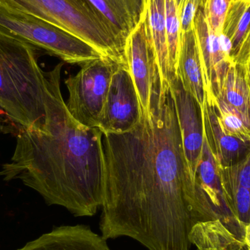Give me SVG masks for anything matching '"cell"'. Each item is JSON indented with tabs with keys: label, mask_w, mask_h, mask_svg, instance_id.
<instances>
[{
	"label": "cell",
	"mask_w": 250,
	"mask_h": 250,
	"mask_svg": "<svg viewBox=\"0 0 250 250\" xmlns=\"http://www.w3.org/2000/svg\"><path fill=\"white\" fill-rule=\"evenodd\" d=\"M142 114L131 132L103 136L101 235L148 250H190L194 226L217 217L191 176L170 84L159 74Z\"/></svg>",
	"instance_id": "cell-1"
},
{
	"label": "cell",
	"mask_w": 250,
	"mask_h": 250,
	"mask_svg": "<svg viewBox=\"0 0 250 250\" xmlns=\"http://www.w3.org/2000/svg\"><path fill=\"white\" fill-rule=\"evenodd\" d=\"M102 132L78 122L69 111L61 88L41 130H19L10 161L0 176L20 180L48 205L64 207L76 217H92L104 201Z\"/></svg>",
	"instance_id": "cell-2"
},
{
	"label": "cell",
	"mask_w": 250,
	"mask_h": 250,
	"mask_svg": "<svg viewBox=\"0 0 250 250\" xmlns=\"http://www.w3.org/2000/svg\"><path fill=\"white\" fill-rule=\"evenodd\" d=\"M62 66L44 72L36 48L0 35V111L19 130L40 131L45 126L61 86Z\"/></svg>",
	"instance_id": "cell-3"
},
{
	"label": "cell",
	"mask_w": 250,
	"mask_h": 250,
	"mask_svg": "<svg viewBox=\"0 0 250 250\" xmlns=\"http://www.w3.org/2000/svg\"><path fill=\"white\" fill-rule=\"evenodd\" d=\"M0 7L52 23L79 37L105 57L126 64L125 42L88 0H0Z\"/></svg>",
	"instance_id": "cell-4"
},
{
	"label": "cell",
	"mask_w": 250,
	"mask_h": 250,
	"mask_svg": "<svg viewBox=\"0 0 250 250\" xmlns=\"http://www.w3.org/2000/svg\"><path fill=\"white\" fill-rule=\"evenodd\" d=\"M0 35L44 50L64 62L82 66L105 57L92 45L52 23L0 7Z\"/></svg>",
	"instance_id": "cell-5"
},
{
	"label": "cell",
	"mask_w": 250,
	"mask_h": 250,
	"mask_svg": "<svg viewBox=\"0 0 250 250\" xmlns=\"http://www.w3.org/2000/svg\"><path fill=\"white\" fill-rule=\"evenodd\" d=\"M120 64L110 57H103L85 63L77 74L64 81L69 93L66 104L78 122L98 128L111 79Z\"/></svg>",
	"instance_id": "cell-6"
},
{
	"label": "cell",
	"mask_w": 250,
	"mask_h": 250,
	"mask_svg": "<svg viewBox=\"0 0 250 250\" xmlns=\"http://www.w3.org/2000/svg\"><path fill=\"white\" fill-rule=\"evenodd\" d=\"M142 109L126 64H120L111 79L100 123L103 135H121L135 129L142 118Z\"/></svg>",
	"instance_id": "cell-7"
},
{
	"label": "cell",
	"mask_w": 250,
	"mask_h": 250,
	"mask_svg": "<svg viewBox=\"0 0 250 250\" xmlns=\"http://www.w3.org/2000/svg\"><path fill=\"white\" fill-rule=\"evenodd\" d=\"M125 54L142 113L146 114L150 110L153 87L159 73L145 10L139 23L126 38Z\"/></svg>",
	"instance_id": "cell-8"
},
{
	"label": "cell",
	"mask_w": 250,
	"mask_h": 250,
	"mask_svg": "<svg viewBox=\"0 0 250 250\" xmlns=\"http://www.w3.org/2000/svg\"><path fill=\"white\" fill-rule=\"evenodd\" d=\"M169 84L176 107L185 158L195 182L204 144L202 110L196 100L184 87L177 74Z\"/></svg>",
	"instance_id": "cell-9"
},
{
	"label": "cell",
	"mask_w": 250,
	"mask_h": 250,
	"mask_svg": "<svg viewBox=\"0 0 250 250\" xmlns=\"http://www.w3.org/2000/svg\"><path fill=\"white\" fill-rule=\"evenodd\" d=\"M194 30L201 56L206 96L208 99L214 100L223 78L233 62L222 47L220 34L213 32L207 23L203 2L195 15Z\"/></svg>",
	"instance_id": "cell-10"
},
{
	"label": "cell",
	"mask_w": 250,
	"mask_h": 250,
	"mask_svg": "<svg viewBox=\"0 0 250 250\" xmlns=\"http://www.w3.org/2000/svg\"><path fill=\"white\" fill-rule=\"evenodd\" d=\"M195 184L209 203L217 219L231 230L240 226L228 208L222 188L220 166L205 135L201 158L195 172Z\"/></svg>",
	"instance_id": "cell-11"
},
{
	"label": "cell",
	"mask_w": 250,
	"mask_h": 250,
	"mask_svg": "<svg viewBox=\"0 0 250 250\" xmlns=\"http://www.w3.org/2000/svg\"><path fill=\"white\" fill-rule=\"evenodd\" d=\"M16 250H111L106 239L84 225L55 228Z\"/></svg>",
	"instance_id": "cell-12"
},
{
	"label": "cell",
	"mask_w": 250,
	"mask_h": 250,
	"mask_svg": "<svg viewBox=\"0 0 250 250\" xmlns=\"http://www.w3.org/2000/svg\"><path fill=\"white\" fill-rule=\"evenodd\" d=\"M202 110L204 132L220 167L234 166L250 151V141H243L223 132L219 125L213 100L206 97Z\"/></svg>",
	"instance_id": "cell-13"
},
{
	"label": "cell",
	"mask_w": 250,
	"mask_h": 250,
	"mask_svg": "<svg viewBox=\"0 0 250 250\" xmlns=\"http://www.w3.org/2000/svg\"><path fill=\"white\" fill-rule=\"evenodd\" d=\"M176 74L180 78L185 89L202 108L205 103L206 89L199 48L194 28L188 32H182Z\"/></svg>",
	"instance_id": "cell-14"
},
{
	"label": "cell",
	"mask_w": 250,
	"mask_h": 250,
	"mask_svg": "<svg viewBox=\"0 0 250 250\" xmlns=\"http://www.w3.org/2000/svg\"><path fill=\"white\" fill-rule=\"evenodd\" d=\"M124 42L142 19L146 0H88Z\"/></svg>",
	"instance_id": "cell-15"
},
{
	"label": "cell",
	"mask_w": 250,
	"mask_h": 250,
	"mask_svg": "<svg viewBox=\"0 0 250 250\" xmlns=\"http://www.w3.org/2000/svg\"><path fill=\"white\" fill-rule=\"evenodd\" d=\"M146 15L161 83L172 81L166 29V0H146Z\"/></svg>",
	"instance_id": "cell-16"
},
{
	"label": "cell",
	"mask_w": 250,
	"mask_h": 250,
	"mask_svg": "<svg viewBox=\"0 0 250 250\" xmlns=\"http://www.w3.org/2000/svg\"><path fill=\"white\" fill-rule=\"evenodd\" d=\"M189 240L197 250H245L242 239L219 219L197 223Z\"/></svg>",
	"instance_id": "cell-17"
},
{
	"label": "cell",
	"mask_w": 250,
	"mask_h": 250,
	"mask_svg": "<svg viewBox=\"0 0 250 250\" xmlns=\"http://www.w3.org/2000/svg\"><path fill=\"white\" fill-rule=\"evenodd\" d=\"M215 98L237 110L250 123V89L245 64L232 62Z\"/></svg>",
	"instance_id": "cell-18"
},
{
	"label": "cell",
	"mask_w": 250,
	"mask_h": 250,
	"mask_svg": "<svg viewBox=\"0 0 250 250\" xmlns=\"http://www.w3.org/2000/svg\"><path fill=\"white\" fill-rule=\"evenodd\" d=\"M250 30V0L231 1L226 15L223 33L231 42L232 61L236 58Z\"/></svg>",
	"instance_id": "cell-19"
},
{
	"label": "cell",
	"mask_w": 250,
	"mask_h": 250,
	"mask_svg": "<svg viewBox=\"0 0 250 250\" xmlns=\"http://www.w3.org/2000/svg\"><path fill=\"white\" fill-rule=\"evenodd\" d=\"M217 120L223 132L243 141H250V123L239 111L219 98L213 100Z\"/></svg>",
	"instance_id": "cell-20"
},
{
	"label": "cell",
	"mask_w": 250,
	"mask_h": 250,
	"mask_svg": "<svg viewBox=\"0 0 250 250\" xmlns=\"http://www.w3.org/2000/svg\"><path fill=\"white\" fill-rule=\"evenodd\" d=\"M166 29L169 67L173 80L176 74L182 37L179 9L175 0H166Z\"/></svg>",
	"instance_id": "cell-21"
},
{
	"label": "cell",
	"mask_w": 250,
	"mask_h": 250,
	"mask_svg": "<svg viewBox=\"0 0 250 250\" xmlns=\"http://www.w3.org/2000/svg\"><path fill=\"white\" fill-rule=\"evenodd\" d=\"M230 3V0H203V8L207 23L211 30L218 35L223 32Z\"/></svg>",
	"instance_id": "cell-22"
},
{
	"label": "cell",
	"mask_w": 250,
	"mask_h": 250,
	"mask_svg": "<svg viewBox=\"0 0 250 250\" xmlns=\"http://www.w3.org/2000/svg\"><path fill=\"white\" fill-rule=\"evenodd\" d=\"M223 182L242 187L250 191V151L245 158L234 166L220 167Z\"/></svg>",
	"instance_id": "cell-23"
},
{
	"label": "cell",
	"mask_w": 250,
	"mask_h": 250,
	"mask_svg": "<svg viewBox=\"0 0 250 250\" xmlns=\"http://www.w3.org/2000/svg\"><path fill=\"white\" fill-rule=\"evenodd\" d=\"M202 2L203 0H184L179 10L182 32L193 29L195 15Z\"/></svg>",
	"instance_id": "cell-24"
},
{
	"label": "cell",
	"mask_w": 250,
	"mask_h": 250,
	"mask_svg": "<svg viewBox=\"0 0 250 250\" xmlns=\"http://www.w3.org/2000/svg\"><path fill=\"white\" fill-rule=\"evenodd\" d=\"M250 57V30L242 42L240 50L238 53L233 62L245 64Z\"/></svg>",
	"instance_id": "cell-25"
},
{
	"label": "cell",
	"mask_w": 250,
	"mask_h": 250,
	"mask_svg": "<svg viewBox=\"0 0 250 250\" xmlns=\"http://www.w3.org/2000/svg\"><path fill=\"white\" fill-rule=\"evenodd\" d=\"M239 236L242 239L245 250H250V223L244 226L243 232Z\"/></svg>",
	"instance_id": "cell-26"
},
{
	"label": "cell",
	"mask_w": 250,
	"mask_h": 250,
	"mask_svg": "<svg viewBox=\"0 0 250 250\" xmlns=\"http://www.w3.org/2000/svg\"><path fill=\"white\" fill-rule=\"evenodd\" d=\"M245 69H246L247 79H248V84H249L250 89V57L248 59L247 62L245 64Z\"/></svg>",
	"instance_id": "cell-27"
},
{
	"label": "cell",
	"mask_w": 250,
	"mask_h": 250,
	"mask_svg": "<svg viewBox=\"0 0 250 250\" xmlns=\"http://www.w3.org/2000/svg\"><path fill=\"white\" fill-rule=\"evenodd\" d=\"M176 1V5H177L178 9L180 8L181 6H182V3H183L184 0H175Z\"/></svg>",
	"instance_id": "cell-28"
},
{
	"label": "cell",
	"mask_w": 250,
	"mask_h": 250,
	"mask_svg": "<svg viewBox=\"0 0 250 250\" xmlns=\"http://www.w3.org/2000/svg\"><path fill=\"white\" fill-rule=\"evenodd\" d=\"M231 1H239V0H230Z\"/></svg>",
	"instance_id": "cell-29"
}]
</instances>
